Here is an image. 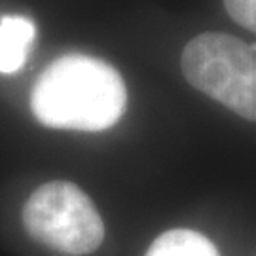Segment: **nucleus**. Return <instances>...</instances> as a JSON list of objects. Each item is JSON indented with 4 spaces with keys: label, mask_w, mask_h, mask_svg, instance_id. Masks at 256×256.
<instances>
[{
    "label": "nucleus",
    "mask_w": 256,
    "mask_h": 256,
    "mask_svg": "<svg viewBox=\"0 0 256 256\" xmlns=\"http://www.w3.org/2000/svg\"><path fill=\"white\" fill-rule=\"evenodd\" d=\"M128 92L120 72L97 57L66 54L48 64L32 93L34 118L54 129L102 131L126 112Z\"/></svg>",
    "instance_id": "nucleus-1"
},
{
    "label": "nucleus",
    "mask_w": 256,
    "mask_h": 256,
    "mask_svg": "<svg viewBox=\"0 0 256 256\" xmlns=\"http://www.w3.org/2000/svg\"><path fill=\"white\" fill-rule=\"evenodd\" d=\"M184 78L238 116L256 122V48L230 34L205 32L184 46Z\"/></svg>",
    "instance_id": "nucleus-2"
},
{
    "label": "nucleus",
    "mask_w": 256,
    "mask_h": 256,
    "mask_svg": "<svg viewBox=\"0 0 256 256\" xmlns=\"http://www.w3.org/2000/svg\"><path fill=\"white\" fill-rule=\"evenodd\" d=\"M30 238L63 254H90L102 243L104 226L88 194L66 180H52L30 194L23 207Z\"/></svg>",
    "instance_id": "nucleus-3"
},
{
    "label": "nucleus",
    "mask_w": 256,
    "mask_h": 256,
    "mask_svg": "<svg viewBox=\"0 0 256 256\" xmlns=\"http://www.w3.org/2000/svg\"><path fill=\"white\" fill-rule=\"evenodd\" d=\"M36 28L23 16L0 18V74H14L25 64Z\"/></svg>",
    "instance_id": "nucleus-4"
},
{
    "label": "nucleus",
    "mask_w": 256,
    "mask_h": 256,
    "mask_svg": "<svg viewBox=\"0 0 256 256\" xmlns=\"http://www.w3.org/2000/svg\"><path fill=\"white\" fill-rule=\"evenodd\" d=\"M144 256H220L209 239L192 230L165 232L150 245Z\"/></svg>",
    "instance_id": "nucleus-5"
},
{
    "label": "nucleus",
    "mask_w": 256,
    "mask_h": 256,
    "mask_svg": "<svg viewBox=\"0 0 256 256\" xmlns=\"http://www.w3.org/2000/svg\"><path fill=\"white\" fill-rule=\"evenodd\" d=\"M224 8L238 25L256 34V0H222Z\"/></svg>",
    "instance_id": "nucleus-6"
}]
</instances>
